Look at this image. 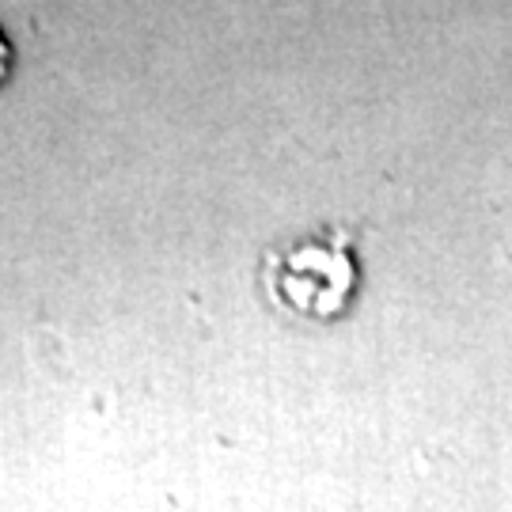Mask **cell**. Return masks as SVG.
<instances>
[{
	"mask_svg": "<svg viewBox=\"0 0 512 512\" xmlns=\"http://www.w3.org/2000/svg\"><path fill=\"white\" fill-rule=\"evenodd\" d=\"M262 285L277 308L327 323L346 315L361 289V262L346 232H315L274 247L262 266Z\"/></svg>",
	"mask_w": 512,
	"mask_h": 512,
	"instance_id": "cell-1",
	"label": "cell"
}]
</instances>
